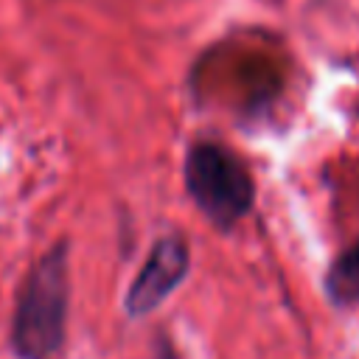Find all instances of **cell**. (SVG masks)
<instances>
[{
	"mask_svg": "<svg viewBox=\"0 0 359 359\" xmlns=\"http://www.w3.org/2000/svg\"><path fill=\"white\" fill-rule=\"evenodd\" d=\"M182 180L194 205L222 230L244 219L255 202V182L241 157L213 140H199L185 151Z\"/></svg>",
	"mask_w": 359,
	"mask_h": 359,
	"instance_id": "obj_2",
	"label": "cell"
},
{
	"mask_svg": "<svg viewBox=\"0 0 359 359\" xmlns=\"http://www.w3.org/2000/svg\"><path fill=\"white\" fill-rule=\"evenodd\" d=\"M67 255V241H56L20 283L11 320V348L20 359H53L65 345L70 300Z\"/></svg>",
	"mask_w": 359,
	"mask_h": 359,
	"instance_id": "obj_1",
	"label": "cell"
},
{
	"mask_svg": "<svg viewBox=\"0 0 359 359\" xmlns=\"http://www.w3.org/2000/svg\"><path fill=\"white\" fill-rule=\"evenodd\" d=\"M191 269V250L188 241L177 233L163 236L151 244L140 272L135 275V280L126 289L123 297V309L129 317H146L151 314L157 306H163V300L185 280Z\"/></svg>",
	"mask_w": 359,
	"mask_h": 359,
	"instance_id": "obj_3",
	"label": "cell"
},
{
	"mask_svg": "<svg viewBox=\"0 0 359 359\" xmlns=\"http://www.w3.org/2000/svg\"><path fill=\"white\" fill-rule=\"evenodd\" d=\"M325 289L334 303H359V241L331 264Z\"/></svg>",
	"mask_w": 359,
	"mask_h": 359,
	"instance_id": "obj_4",
	"label": "cell"
}]
</instances>
